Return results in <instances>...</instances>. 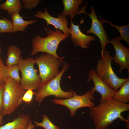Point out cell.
Instances as JSON below:
<instances>
[{
	"label": "cell",
	"instance_id": "cell-1",
	"mask_svg": "<svg viewBox=\"0 0 129 129\" xmlns=\"http://www.w3.org/2000/svg\"><path fill=\"white\" fill-rule=\"evenodd\" d=\"M95 107H88L90 117L92 120L94 129H107L113 122L119 118L122 121L126 120L122 113L129 110V104L122 103L113 98L103 101Z\"/></svg>",
	"mask_w": 129,
	"mask_h": 129
},
{
	"label": "cell",
	"instance_id": "cell-2",
	"mask_svg": "<svg viewBox=\"0 0 129 129\" xmlns=\"http://www.w3.org/2000/svg\"><path fill=\"white\" fill-rule=\"evenodd\" d=\"M46 31L47 37L43 38L39 35H36L32 39L31 55L33 56L38 52H44L63 60V57H60L57 54V50L60 42L69 37V35L58 29L53 31L49 27Z\"/></svg>",
	"mask_w": 129,
	"mask_h": 129
},
{
	"label": "cell",
	"instance_id": "cell-3",
	"mask_svg": "<svg viewBox=\"0 0 129 129\" xmlns=\"http://www.w3.org/2000/svg\"><path fill=\"white\" fill-rule=\"evenodd\" d=\"M69 64L63 61L62 69L59 73L55 77L46 82L41 84L35 93V101L39 106L48 96H54L56 98L67 99L70 98L76 94L72 89L64 91L61 88L60 82L64 73L67 70Z\"/></svg>",
	"mask_w": 129,
	"mask_h": 129
},
{
	"label": "cell",
	"instance_id": "cell-4",
	"mask_svg": "<svg viewBox=\"0 0 129 129\" xmlns=\"http://www.w3.org/2000/svg\"><path fill=\"white\" fill-rule=\"evenodd\" d=\"M25 91L20 82L8 77L5 83L3 93L2 113L3 116L12 114L22 104Z\"/></svg>",
	"mask_w": 129,
	"mask_h": 129
},
{
	"label": "cell",
	"instance_id": "cell-5",
	"mask_svg": "<svg viewBox=\"0 0 129 129\" xmlns=\"http://www.w3.org/2000/svg\"><path fill=\"white\" fill-rule=\"evenodd\" d=\"M113 57L109 51L106 50L103 56L97 62L96 71L103 81L108 86L116 91L127 79L118 77L113 71L111 63Z\"/></svg>",
	"mask_w": 129,
	"mask_h": 129
},
{
	"label": "cell",
	"instance_id": "cell-6",
	"mask_svg": "<svg viewBox=\"0 0 129 129\" xmlns=\"http://www.w3.org/2000/svg\"><path fill=\"white\" fill-rule=\"evenodd\" d=\"M34 59L39 68L41 84L54 78L60 72L59 69L63 60L47 53L43 54Z\"/></svg>",
	"mask_w": 129,
	"mask_h": 129
},
{
	"label": "cell",
	"instance_id": "cell-7",
	"mask_svg": "<svg viewBox=\"0 0 129 129\" xmlns=\"http://www.w3.org/2000/svg\"><path fill=\"white\" fill-rule=\"evenodd\" d=\"M35 63V59L32 57L24 59L21 58L17 64L22 74L20 83L25 90L30 89L37 90L41 83L38 71L34 68Z\"/></svg>",
	"mask_w": 129,
	"mask_h": 129
},
{
	"label": "cell",
	"instance_id": "cell-8",
	"mask_svg": "<svg viewBox=\"0 0 129 129\" xmlns=\"http://www.w3.org/2000/svg\"><path fill=\"white\" fill-rule=\"evenodd\" d=\"M88 2H87L85 5L81 7L78 12L77 15L85 14L88 15L90 17L92 22L91 27L89 30L86 31V34L93 33L98 38L101 44V57H102L103 56L104 52L106 50V45L109 43V40L108 39V37L104 29L103 23L101 19H99V20L97 17L94 7L93 5L91 6L90 14H88L86 12L85 10L87 6L86 5Z\"/></svg>",
	"mask_w": 129,
	"mask_h": 129
},
{
	"label": "cell",
	"instance_id": "cell-9",
	"mask_svg": "<svg viewBox=\"0 0 129 129\" xmlns=\"http://www.w3.org/2000/svg\"><path fill=\"white\" fill-rule=\"evenodd\" d=\"M94 99L90 91H88L81 95H75L72 97L65 99H53L52 102L56 104L64 106L69 110L70 115L74 116L77 110L83 107L95 106L94 102L92 101Z\"/></svg>",
	"mask_w": 129,
	"mask_h": 129
},
{
	"label": "cell",
	"instance_id": "cell-10",
	"mask_svg": "<svg viewBox=\"0 0 129 129\" xmlns=\"http://www.w3.org/2000/svg\"><path fill=\"white\" fill-rule=\"evenodd\" d=\"M88 75L87 82H88L90 80H92L94 84V87L91 89L90 91L93 96L95 91L100 94L101 98L100 103L113 98L116 91L109 87L103 81L96 70L93 68L91 69L89 72Z\"/></svg>",
	"mask_w": 129,
	"mask_h": 129
},
{
	"label": "cell",
	"instance_id": "cell-11",
	"mask_svg": "<svg viewBox=\"0 0 129 129\" xmlns=\"http://www.w3.org/2000/svg\"><path fill=\"white\" fill-rule=\"evenodd\" d=\"M120 41L117 36L109 40V43L112 44L115 52L113 61L119 65L120 73H121L124 69H126L129 74V49L122 44Z\"/></svg>",
	"mask_w": 129,
	"mask_h": 129
},
{
	"label": "cell",
	"instance_id": "cell-12",
	"mask_svg": "<svg viewBox=\"0 0 129 129\" xmlns=\"http://www.w3.org/2000/svg\"><path fill=\"white\" fill-rule=\"evenodd\" d=\"M43 10V12L40 10L37 11L34 16L36 18H41L46 21L47 25L45 30L46 31L48 26L51 24L54 26L55 29H59L64 33L70 35L68 20L65 16L59 14L57 15V17H54L49 13L47 8H44Z\"/></svg>",
	"mask_w": 129,
	"mask_h": 129
},
{
	"label": "cell",
	"instance_id": "cell-13",
	"mask_svg": "<svg viewBox=\"0 0 129 129\" xmlns=\"http://www.w3.org/2000/svg\"><path fill=\"white\" fill-rule=\"evenodd\" d=\"M69 28L71 35V42L75 46H79L83 49H86L89 46L90 43L95 40L96 38L93 36L86 35L83 33L80 29L79 26L84 22L82 19L79 25L73 24L72 19Z\"/></svg>",
	"mask_w": 129,
	"mask_h": 129
},
{
	"label": "cell",
	"instance_id": "cell-14",
	"mask_svg": "<svg viewBox=\"0 0 129 129\" xmlns=\"http://www.w3.org/2000/svg\"><path fill=\"white\" fill-rule=\"evenodd\" d=\"M32 121L29 115L21 113L12 122L0 126V129H27Z\"/></svg>",
	"mask_w": 129,
	"mask_h": 129
},
{
	"label": "cell",
	"instance_id": "cell-15",
	"mask_svg": "<svg viewBox=\"0 0 129 129\" xmlns=\"http://www.w3.org/2000/svg\"><path fill=\"white\" fill-rule=\"evenodd\" d=\"M64 9L61 14L65 16H69L73 19L80 10V6L83 3L84 0H62Z\"/></svg>",
	"mask_w": 129,
	"mask_h": 129
},
{
	"label": "cell",
	"instance_id": "cell-16",
	"mask_svg": "<svg viewBox=\"0 0 129 129\" xmlns=\"http://www.w3.org/2000/svg\"><path fill=\"white\" fill-rule=\"evenodd\" d=\"M11 16L13 33L17 31L24 32L28 25L32 24L38 21L37 19L25 21L18 12Z\"/></svg>",
	"mask_w": 129,
	"mask_h": 129
},
{
	"label": "cell",
	"instance_id": "cell-17",
	"mask_svg": "<svg viewBox=\"0 0 129 129\" xmlns=\"http://www.w3.org/2000/svg\"><path fill=\"white\" fill-rule=\"evenodd\" d=\"M22 51L16 45H11L9 46L7 54V58L5 62L7 66L17 65L21 58Z\"/></svg>",
	"mask_w": 129,
	"mask_h": 129
},
{
	"label": "cell",
	"instance_id": "cell-18",
	"mask_svg": "<svg viewBox=\"0 0 129 129\" xmlns=\"http://www.w3.org/2000/svg\"><path fill=\"white\" fill-rule=\"evenodd\" d=\"M120 102L124 104L129 102V78L122 84L118 90L116 91L113 98Z\"/></svg>",
	"mask_w": 129,
	"mask_h": 129
},
{
	"label": "cell",
	"instance_id": "cell-19",
	"mask_svg": "<svg viewBox=\"0 0 129 129\" xmlns=\"http://www.w3.org/2000/svg\"><path fill=\"white\" fill-rule=\"evenodd\" d=\"M23 7L20 0H7L0 5V9L6 11L9 15L19 13Z\"/></svg>",
	"mask_w": 129,
	"mask_h": 129
},
{
	"label": "cell",
	"instance_id": "cell-20",
	"mask_svg": "<svg viewBox=\"0 0 129 129\" xmlns=\"http://www.w3.org/2000/svg\"><path fill=\"white\" fill-rule=\"evenodd\" d=\"M103 23H107L113 27L115 28L119 32L120 36H117L118 38L120 40H123L129 44V23L124 26H119L113 24L109 21L106 20L99 16Z\"/></svg>",
	"mask_w": 129,
	"mask_h": 129
},
{
	"label": "cell",
	"instance_id": "cell-21",
	"mask_svg": "<svg viewBox=\"0 0 129 129\" xmlns=\"http://www.w3.org/2000/svg\"><path fill=\"white\" fill-rule=\"evenodd\" d=\"M0 19V34L2 33H12L13 26L11 20H9L4 17Z\"/></svg>",
	"mask_w": 129,
	"mask_h": 129
},
{
	"label": "cell",
	"instance_id": "cell-22",
	"mask_svg": "<svg viewBox=\"0 0 129 129\" xmlns=\"http://www.w3.org/2000/svg\"><path fill=\"white\" fill-rule=\"evenodd\" d=\"M43 121L41 122H39L36 121H34V123L36 126L42 127L44 129H60L58 126L54 125L51 121L47 115H43Z\"/></svg>",
	"mask_w": 129,
	"mask_h": 129
},
{
	"label": "cell",
	"instance_id": "cell-23",
	"mask_svg": "<svg viewBox=\"0 0 129 129\" xmlns=\"http://www.w3.org/2000/svg\"><path fill=\"white\" fill-rule=\"evenodd\" d=\"M8 77L7 67L4 64L0 54V86L5 85Z\"/></svg>",
	"mask_w": 129,
	"mask_h": 129
},
{
	"label": "cell",
	"instance_id": "cell-24",
	"mask_svg": "<svg viewBox=\"0 0 129 129\" xmlns=\"http://www.w3.org/2000/svg\"><path fill=\"white\" fill-rule=\"evenodd\" d=\"M7 67L8 70V77L20 82L21 78L19 75V70L18 65H14Z\"/></svg>",
	"mask_w": 129,
	"mask_h": 129
},
{
	"label": "cell",
	"instance_id": "cell-25",
	"mask_svg": "<svg viewBox=\"0 0 129 129\" xmlns=\"http://www.w3.org/2000/svg\"><path fill=\"white\" fill-rule=\"evenodd\" d=\"M41 1V0H21L23 4V9L27 8L29 10H31L35 7Z\"/></svg>",
	"mask_w": 129,
	"mask_h": 129
},
{
	"label": "cell",
	"instance_id": "cell-26",
	"mask_svg": "<svg viewBox=\"0 0 129 129\" xmlns=\"http://www.w3.org/2000/svg\"><path fill=\"white\" fill-rule=\"evenodd\" d=\"M32 89L27 90L25 91L22 98V101L27 103L30 104L32 101L33 95L35 93Z\"/></svg>",
	"mask_w": 129,
	"mask_h": 129
},
{
	"label": "cell",
	"instance_id": "cell-27",
	"mask_svg": "<svg viewBox=\"0 0 129 129\" xmlns=\"http://www.w3.org/2000/svg\"><path fill=\"white\" fill-rule=\"evenodd\" d=\"M5 85L0 86V112L2 113L3 107V96Z\"/></svg>",
	"mask_w": 129,
	"mask_h": 129
},
{
	"label": "cell",
	"instance_id": "cell-28",
	"mask_svg": "<svg viewBox=\"0 0 129 129\" xmlns=\"http://www.w3.org/2000/svg\"><path fill=\"white\" fill-rule=\"evenodd\" d=\"M126 128V129H129V115L128 116L127 118L125 121Z\"/></svg>",
	"mask_w": 129,
	"mask_h": 129
},
{
	"label": "cell",
	"instance_id": "cell-29",
	"mask_svg": "<svg viewBox=\"0 0 129 129\" xmlns=\"http://www.w3.org/2000/svg\"><path fill=\"white\" fill-rule=\"evenodd\" d=\"M35 127H36L35 125H34L32 122L29 124L27 129H34Z\"/></svg>",
	"mask_w": 129,
	"mask_h": 129
},
{
	"label": "cell",
	"instance_id": "cell-30",
	"mask_svg": "<svg viewBox=\"0 0 129 129\" xmlns=\"http://www.w3.org/2000/svg\"><path fill=\"white\" fill-rule=\"evenodd\" d=\"M3 116L2 113L0 112V125H2L3 124Z\"/></svg>",
	"mask_w": 129,
	"mask_h": 129
},
{
	"label": "cell",
	"instance_id": "cell-31",
	"mask_svg": "<svg viewBox=\"0 0 129 129\" xmlns=\"http://www.w3.org/2000/svg\"><path fill=\"white\" fill-rule=\"evenodd\" d=\"M1 42L0 41V54H1L2 52V49H1Z\"/></svg>",
	"mask_w": 129,
	"mask_h": 129
},
{
	"label": "cell",
	"instance_id": "cell-32",
	"mask_svg": "<svg viewBox=\"0 0 129 129\" xmlns=\"http://www.w3.org/2000/svg\"></svg>",
	"mask_w": 129,
	"mask_h": 129
},
{
	"label": "cell",
	"instance_id": "cell-33",
	"mask_svg": "<svg viewBox=\"0 0 129 129\" xmlns=\"http://www.w3.org/2000/svg\"></svg>",
	"mask_w": 129,
	"mask_h": 129
}]
</instances>
